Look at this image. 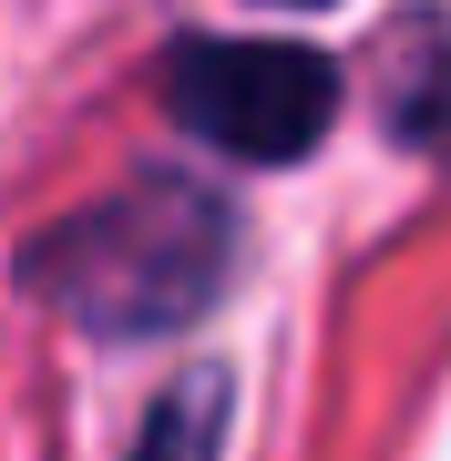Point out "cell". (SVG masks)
I'll list each match as a JSON object with an SVG mask.
<instances>
[{"label":"cell","instance_id":"3","mask_svg":"<svg viewBox=\"0 0 451 461\" xmlns=\"http://www.w3.org/2000/svg\"><path fill=\"white\" fill-rule=\"evenodd\" d=\"M216 451H226V369H185L134 430V461H216Z\"/></svg>","mask_w":451,"mask_h":461},{"label":"cell","instance_id":"4","mask_svg":"<svg viewBox=\"0 0 451 461\" xmlns=\"http://www.w3.org/2000/svg\"><path fill=\"white\" fill-rule=\"evenodd\" d=\"M390 133H410L420 154H451V32L410 41V72L390 83Z\"/></svg>","mask_w":451,"mask_h":461},{"label":"cell","instance_id":"1","mask_svg":"<svg viewBox=\"0 0 451 461\" xmlns=\"http://www.w3.org/2000/svg\"><path fill=\"white\" fill-rule=\"evenodd\" d=\"M226 267H236V215L195 175H134L103 205L62 215L21 257V277L93 339H154L216 308Z\"/></svg>","mask_w":451,"mask_h":461},{"label":"cell","instance_id":"2","mask_svg":"<svg viewBox=\"0 0 451 461\" xmlns=\"http://www.w3.org/2000/svg\"><path fill=\"white\" fill-rule=\"evenodd\" d=\"M165 103L195 144L236 154V165H298L338 113V62L298 41H175Z\"/></svg>","mask_w":451,"mask_h":461}]
</instances>
